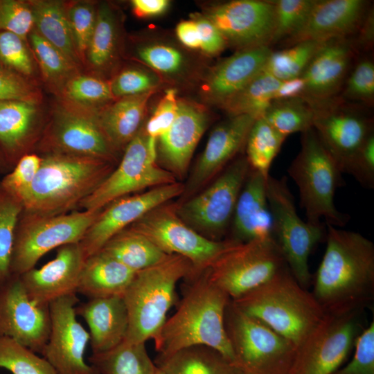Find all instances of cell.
<instances>
[{
    "mask_svg": "<svg viewBox=\"0 0 374 374\" xmlns=\"http://www.w3.org/2000/svg\"><path fill=\"white\" fill-rule=\"evenodd\" d=\"M326 247L312 281L326 314L363 311L374 298V244L361 233L326 224Z\"/></svg>",
    "mask_w": 374,
    "mask_h": 374,
    "instance_id": "obj_1",
    "label": "cell"
},
{
    "mask_svg": "<svg viewBox=\"0 0 374 374\" xmlns=\"http://www.w3.org/2000/svg\"><path fill=\"white\" fill-rule=\"evenodd\" d=\"M185 280L188 283L176 312L153 339L158 355L203 345L235 362L224 327L225 310L231 298L210 280L206 270Z\"/></svg>",
    "mask_w": 374,
    "mask_h": 374,
    "instance_id": "obj_2",
    "label": "cell"
},
{
    "mask_svg": "<svg viewBox=\"0 0 374 374\" xmlns=\"http://www.w3.org/2000/svg\"><path fill=\"white\" fill-rule=\"evenodd\" d=\"M41 166L24 197L23 213L57 215L73 211L111 174L116 163L57 154L41 156Z\"/></svg>",
    "mask_w": 374,
    "mask_h": 374,
    "instance_id": "obj_3",
    "label": "cell"
},
{
    "mask_svg": "<svg viewBox=\"0 0 374 374\" xmlns=\"http://www.w3.org/2000/svg\"><path fill=\"white\" fill-rule=\"evenodd\" d=\"M231 302L289 340L296 348L326 314L312 293L297 282L287 267Z\"/></svg>",
    "mask_w": 374,
    "mask_h": 374,
    "instance_id": "obj_4",
    "label": "cell"
},
{
    "mask_svg": "<svg viewBox=\"0 0 374 374\" xmlns=\"http://www.w3.org/2000/svg\"><path fill=\"white\" fill-rule=\"evenodd\" d=\"M193 274L191 262L177 254L136 271L123 295L129 319L124 341L145 343L153 339L169 310L177 304V283Z\"/></svg>",
    "mask_w": 374,
    "mask_h": 374,
    "instance_id": "obj_5",
    "label": "cell"
},
{
    "mask_svg": "<svg viewBox=\"0 0 374 374\" xmlns=\"http://www.w3.org/2000/svg\"><path fill=\"white\" fill-rule=\"evenodd\" d=\"M301 148L287 169L299 189L300 204L307 222L312 225L326 224L343 227L350 215L335 205L336 189L343 184L337 162L324 147L314 128L301 133Z\"/></svg>",
    "mask_w": 374,
    "mask_h": 374,
    "instance_id": "obj_6",
    "label": "cell"
},
{
    "mask_svg": "<svg viewBox=\"0 0 374 374\" xmlns=\"http://www.w3.org/2000/svg\"><path fill=\"white\" fill-rule=\"evenodd\" d=\"M225 330L236 364L244 374H290L296 347L261 321L229 301Z\"/></svg>",
    "mask_w": 374,
    "mask_h": 374,
    "instance_id": "obj_7",
    "label": "cell"
},
{
    "mask_svg": "<svg viewBox=\"0 0 374 374\" xmlns=\"http://www.w3.org/2000/svg\"><path fill=\"white\" fill-rule=\"evenodd\" d=\"M267 197L272 218V233L287 267L297 282L308 289L312 282L308 259L315 246L326 238V229L312 225L297 214L287 179L269 175Z\"/></svg>",
    "mask_w": 374,
    "mask_h": 374,
    "instance_id": "obj_8",
    "label": "cell"
},
{
    "mask_svg": "<svg viewBox=\"0 0 374 374\" xmlns=\"http://www.w3.org/2000/svg\"><path fill=\"white\" fill-rule=\"evenodd\" d=\"M103 209L73 211L50 216L22 211L15 231L11 274L20 276L34 268L52 249L80 242Z\"/></svg>",
    "mask_w": 374,
    "mask_h": 374,
    "instance_id": "obj_9",
    "label": "cell"
},
{
    "mask_svg": "<svg viewBox=\"0 0 374 374\" xmlns=\"http://www.w3.org/2000/svg\"><path fill=\"white\" fill-rule=\"evenodd\" d=\"M246 157L233 159L207 187L176 202L179 218L212 240H222L231 225L237 200L250 170Z\"/></svg>",
    "mask_w": 374,
    "mask_h": 374,
    "instance_id": "obj_10",
    "label": "cell"
},
{
    "mask_svg": "<svg viewBox=\"0 0 374 374\" xmlns=\"http://www.w3.org/2000/svg\"><path fill=\"white\" fill-rule=\"evenodd\" d=\"M157 140L148 136L142 127L125 148L119 163L78 208L100 210L130 193L177 181L157 164Z\"/></svg>",
    "mask_w": 374,
    "mask_h": 374,
    "instance_id": "obj_11",
    "label": "cell"
},
{
    "mask_svg": "<svg viewBox=\"0 0 374 374\" xmlns=\"http://www.w3.org/2000/svg\"><path fill=\"white\" fill-rule=\"evenodd\" d=\"M287 267L274 237L236 242L206 269L231 300L262 285Z\"/></svg>",
    "mask_w": 374,
    "mask_h": 374,
    "instance_id": "obj_12",
    "label": "cell"
},
{
    "mask_svg": "<svg viewBox=\"0 0 374 374\" xmlns=\"http://www.w3.org/2000/svg\"><path fill=\"white\" fill-rule=\"evenodd\" d=\"M168 202L154 208L127 228L147 238L165 253L187 258L193 274L208 269L220 254L238 242L204 237L182 221L176 213L175 204Z\"/></svg>",
    "mask_w": 374,
    "mask_h": 374,
    "instance_id": "obj_13",
    "label": "cell"
},
{
    "mask_svg": "<svg viewBox=\"0 0 374 374\" xmlns=\"http://www.w3.org/2000/svg\"><path fill=\"white\" fill-rule=\"evenodd\" d=\"M97 111L62 100L45 123L36 148L42 155L94 157L116 163L117 154L99 127Z\"/></svg>",
    "mask_w": 374,
    "mask_h": 374,
    "instance_id": "obj_14",
    "label": "cell"
},
{
    "mask_svg": "<svg viewBox=\"0 0 374 374\" xmlns=\"http://www.w3.org/2000/svg\"><path fill=\"white\" fill-rule=\"evenodd\" d=\"M362 312L326 314L296 348L290 374H332L338 370L364 328L359 319Z\"/></svg>",
    "mask_w": 374,
    "mask_h": 374,
    "instance_id": "obj_15",
    "label": "cell"
},
{
    "mask_svg": "<svg viewBox=\"0 0 374 374\" xmlns=\"http://www.w3.org/2000/svg\"><path fill=\"white\" fill-rule=\"evenodd\" d=\"M78 303L76 294H72L48 304L51 329L42 355L57 374H100L84 358L89 334L77 319Z\"/></svg>",
    "mask_w": 374,
    "mask_h": 374,
    "instance_id": "obj_16",
    "label": "cell"
},
{
    "mask_svg": "<svg viewBox=\"0 0 374 374\" xmlns=\"http://www.w3.org/2000/svg\"><path fill=\"white\" fill-rule=\"evenodd\" d=\"M308 101L313 109V128L344 173L364 141L373 132L372 121L360 111L344 105V100L336 97Z\"/></svg>",
    "mask_w": 374,
    "mask_h": 374,
    "instance_id": "obj_17",
    "label": "cell"
},
{
    "mask_svg": "<svg viewBox=\"0 0 374 374\" xmlns=\"http://www.w3.org/2000/svg\"><path fill=\"white\" fill-rule=\"evenodd\" d=\"M51 329L48 305L33 301L19 276L0 285V336L42 354Z\"/></svg>",
    "mask_w": 374,
    "mask_h": 374,
    "instance_id": "obj_18",
    "label": "cell"
},
{
    "mask_svg": "<svg viewBox=\"0 0 374 374\" xmlns=\"http://www.w3.org/2000/svg\"><path fill=\"white\" fill-rule=\"evenodd\" d=\"M184 184L176 181L118 199L105 206L79 242L85 259L154 208L180 197Z\"/></svg>",
    "mask_w": 374,
    "mask_h": 374,
    "instance_id": "obj_19",
    "label": "cell"
},
{
    "mask_svg": "<svg viewBox=\"0 0 374 374\" xmlns=\"http://www.w3.org/2000/svg\"><path fill=\"white\" fill-rule=\"evenodd\" d=\"M204 16L216 26L227 45L237 51L271 45L274 20L271 1H231L209 8Z\"/></svg>",
    "mask_w": 374,
    "mask_h": 374,
    "instance_id": "obj_20",
    "label": "cell"
},
{
    "mask_svg": "<svg viewBox=\"0 0 374 374\" xmlns=\"http://www.w3.org/2000/svg\"><path fill=\"white\" fill-rule=\"evenodd\" d=\"M257 118L242 114L229 116L211 132L177 202L195 195L208 185L245 147L247 136Z\"/></svg>",
    "mask_w": 374,
    "mask_h": 374,
    "instance_id": "obj_21",
    "label": "cell"
},
{
    "mask_svg": "<svg viewBox=\"0 0 374 374\" xmlns=\"http://www.w3.org/2000/svg\"><path fill=\"white\" fill-rule=\"evenodd\" d=\"M209 122L208 113L198 105L179 100L178 114L157 143V161L177 179L186 175L195 149Z\"/></svg>",
    "mask_w": 374,
    "mask_h": 374,
    "instance_id": "obj_22",
    "label": "cell"
},
{
    "mask_svg": "<svg viewBox=\"0 0 374 374\" xmlns=\"http://www.w3.org/2000/svg\"><path fill=\"white\" fill-rule=\"evenodd\" d=\"M85 257L80 242L57 248L54 259L42 267H35L19 276L29 296L48 305L60 297L77 294Z\"/></svg>",
    "mask_w": 374,
    "mask_h": 374,
    "instance_id": "obj_23",
    "label": "cell"
},
{
    "mask_svg": "<svg viewBox=\"0 0 374 374\" xmlns=\"http://www.w3.org/2000/svg\"><path fill=\"white\" fill-rule=\"evenodd\" d=\"M356 50L350 37L323 42L301 76L305 84L303 97L310 101L336 97Z\"/></svg>",
    "mask_w": 374,
    "mask_h": 374,
    "instance_id": "obj_24",
    "label": "cell"
},
{
    "mask_svg": "<svg viewBox=\"0 0 374 374\" xmlns=\"http://www.w3.org/2000/svg\"><path fill=\"white\" fill-rule=\"evenodd\" d=\"M367 11L364 0H317L307 21L285 42H326L355 34Z\"/></svg>",
    "mask_w": 374,
    "mask_h": 374,
    "instance_id": "obj_25",
    "label": "cell"
},
{
    "mask_svg": "<svg viewBox=\"0 0 374 374\" xmlns=\"http://www.w3.org/2000/svg\"><path fill=\"white\" fill-rule=\"evenodd\" d=\"M39 104L0 100V150L12 168L36 148L45 123Z\"/></svg>",
    "mask_w": 374,
    "mask_h": 374,
    "instance_id": "obj_26",
    "label": "cell"
},
{
    "mask_svg": "<svg viewBox=\"0 0 374 374\" xmlns=\"http://www.w3.org/2000/svg\"><path fill=\"white\" fill-rule=\"evenodd\" d=\"M271 51L268 46L248 48L221 61L205 81V98L221 107L263 70Z\"/></svg>",
    "mask_w": 374,
    "mask_h": 374,
    "instance_id": "obj_27",
    "label": "cell"
},
{
    "mask_svg": "<svg viewBox=\"0 0 374 374\" xmlns=\"http://www.w3.org/2000/svg\"><path fill=\"white\" fill-rule=\"evenodd\" d=\"M268 177L250 168L236 202L230 240L245 242L273 237L272 218L267 197Z\"/></svg>",
    "mask_w": 374,
    "mask_h": 374,
    "instance_id": "obj_28",
    "label": "cell"
},
{
    "mask_svg": "<svg viewBox=\"0 0 374 374\" xmlns=\"http://www.w3.org/2000/svg\"><path fill=\"white\" fill-rule=\"evenodd\" d=\"M89 328L92 353L107 351L125 339L128 314L123 296L90 299L75 307Z\"/></svg>",
    "mask_w": 374,
    "mask_h": 374,
    "instance_id": "obj_29",
    "label": "cell"
},
{
    "mask_svg": "<svg viewBox=\"0 0 374 374\" xmlns=\"http://www.w3.org/2000/svg\"><path fill=\"white\" fill-rule=\"evenodd\" d=\"M155 90L118 98L97 111L99 127L112 150H125L143 127L147 105Z\"/></svg>",
    "mask_w": 374,
    "mask_h": 374,
    "instance_id": "obj_30",
    "label": "cell"
},
{
    "mask_svg": "<svg viewBox=\"0 0 374 374\" xmlns=\"http://www.w3.org/2000/svg\"><path fill=\"white\" fill-rule=\"evenodd\" d=\"M135 271L99 251L84 262L77 293L90 299L123 296Z\"/></svg>",
    "mask_w": 374,
    "mask_h": 374,
    "instance_id": "obj_31",
    "label": "cell"
},
{
    "mask_svg": "<svg viewBox=\"0 0 374 374\" xmlns=\"http://www.w3.org/2000/svg\"><path fill=\"white\" fill-rule=\"evenodd\" d=\"M166 374H244L240 367L217 350L203 345L184 348L154 361Z\"/></svg>",
    "mask_w": 374,
    "mask_h": 374,
    "instance_id": "obj_32",
    "label": "cell"
},
{
    "mask_svg": "<svg viewBox=\"0 0 374 374\" xmlns=\"http://www.w3.org/2000/svg\"><path fill=\"white\" fill-rule=\"evenodd\" d=\"M28 2L33 16V29L79 66L81 60L69 21L67 3L57 0H33Z\"/></svg>",
    "mask_w": 374,
    "mask_h": 374,
    "instance_id": "obj_33",
    "label": "cell"
},
{
    "mask_svg": "<svg viewBox=\"0 0 374 374\" xmlns=\"http://www.w3.org/2000/svg\"><path fill=\"white\" fill-rule=\"evenodd\" d=\"M100 251L135 272L156 265L168 256L147 238L127 228L109 239Z\"/></svg>",
    "mask_w": 374,
    "mask_h": 374,
    "instance_id": "obj_34",
    "label": "cell"
},
{
    "mask_svg": "<svg viewBox=\"0 0 374 374\" xmlns=\"http://www.w3.org/2000/svg\"><path fill=\"white\" fill-rule=\"evenodd\" d=\"M89 362L100 374H156L158 369L145 343L123 341L111 350L92 353Z\"/></svg>",
    "mask_w": 374,
    "mask_h": 374,
    "instance_id": "obj_35",
    "label": "cell"
},
{
    "mask_svg": "<svg viewBox=\"0 0 374 374\" xmlns=\"http://www.w3.org/2000/svg\"><path fill=\"white\" fill-rule=\"evenodd\" d=\"M280 83V80L262 70L221 107L229 116L247 114L260 117L274 100Z\"/></svg>",
    "mask_w": 374,
    "mask_h": 374,
    "instance_id": "obj_36",
    "label": "cell"
},
{
    "mask_svg": "<svg viewBox=\"0 0 374 374\" xmlns=\"http://www.w3.org/2000/svg\"><path fill=\"white\" fill-rule=\"evenodd\" d=\"M286 138L263 117L257 118L245 143L246 158L250 168L268 177L271 164Z\"/></svg>",
    "mask_w": 374,
    "mask_h": 374,
    "instance_id": "obj_37",
    "label": "cell"
},
{
    "mask_svg": "<svg viewBox=\"0 0 374 374\" xmlns=\"http://www.w3.org/2000/svg\"><path fill=\"white\" fill-rule=\"evenodd\" d=\"M262 117L285 137L313 127V109L303 96L274 100Z\"/></svg>",
    "mask_w": 374,
    "mask_h": 374,
    "instance_id": "obj_38",
    "label": "cell"
},
{
    "mask_svg": "<svg viewBox=\"0 0 374 374\" xmlns=\"http://www.w3.org/2000/svg\"><path fill=\"white\" fill-rule=\"evenodd\" d=\"M32 52L43 78L58 93L64 84L78 73V65L50 44L34 29L28 35Z\"/></svg>",
    "mask_w": 374,
    "mask_h": 374,
    "instance_id": "obj_39",
    "label": "cell"
},
{
    "mask_svg": "<svg viewBox=\"0 0 374 374\" xmlns=\"http://www.w3.org/2000/svg\"><path fill=\"white\" fill-rule=\"evenodd\" d=\"M117 44L115 16L107 3L97 9L95 27L86 52L85 60L96 70L107 66L113 60Z\"/></svg>",
    "mask_w": 374,
    "mask_h": 374,
    "instance_id": "obj_40",
    "label": "cell"
},
{
    "mask_svg": "<svg viewBox=\"0 0 374 374\" xmlns=\"http://www.w3.org/2000/svg\"><path fill=\"white\" fill-rule=\"evenodd\" d=\"M323 42L304 40L280 51H271L263 70L280 82L301 77Z\"/></svg>",
    "mask_w": 374,
    "mask_h": 374,
    "instance_id": "obj_41",
    "label": "cell"
},
{
    "mask_svg": "<svg viewBox=\"0 0 374 374\" xmlns=\"http://www.w3.org/2000/svg\"><path fill=\"white\" fill-rule=\"evenodd\" d=\"M58 93L62 101L93 110L114 99L110 82L79 73L71 78Z\"/></svg>",
    "mask_w": 374,
    "mask_h": 374,
    "instance_id": "obj_42",
    "label": "cell"
},
{
    "mask_svg": "<svg viewBox=\"0 0 374 374\" xmlns=\"http://www.w3.org/2000/svg\"><path fill=\"white\" fill-rule=\"evenodd\" d=\"M22 211V204L0 184V285L12 276L10 263L15 235Z\"/></svg>",
    "mask_w": 374,
    "mask_h": 374,
    "instance_id": "obj_43",
    "label": "cell"
},
{
    "mask_svg": "<svg viewBox=\"0 0 374 374\" xmlns=\"http://www.w3.org/2000/svg\"><path fill=\"white\" fill-rule=\"evenodd\" d=\"M0 368L11 374H57L45 358L3 336H0Z\"/></svg>",
    "mask_w": 374,
    "mask_h": 374,
    "instance_id": "obj_44",
    "label": "cell"
},
{
    "mask_svg": "<svg viewBox=\"0 0 374 374\" xmlns=\"http://www.w3.org/2000/svg\"><path fill=\"white\" fill-rule=\"evenodd\" d=\"M271 44L290 39L303 27L317 0H274Z\"/></svg>",
    "mask_w": 374,
    "mask_h": 374,
    "instance_id": "obj_45",
    "label": "cell"
},
{
    "mask_svg": "<svg viewBox=\"0 0 374 374\" xmlns=\"http://www.w3.org/2000/svg\"><path fill=\"white\" fill-rule=\"evenodd\" d=\"M0 65L30 80L35 64L27 40L6 31H0Z\"/></svg>",
    "mask_w": 374,
    "mask_h": 374,
    "instance_id": "obj_46",
    "label": "cell"
},
{
    "mask_svg": "<svg viewBox=\"0 0 374 374\" xmlns=\"http://www.w3.org/2000/svg\"><path fill=\"white\" fill-rule=\"evenodd\" d=\"M97 9L90 1L67 3L69 21L81 62L85 60L86 52L96 24Z\"/></svg>",
    "mask_w": 374,
    "mask_h": 374,
    "instance_id": "obj_47",
    "label": "cell"
},
{
    "mask_svg": "<svg viewBox=\"0 0 374 374\" xmlns=\"http://www.w3.org/2000/svg\"><path fill=\"white\" fill-rule=\"evenodd\" d=\"M42 161V157L37 154L30 152L24 154L0 181L1 186L21 203L35 179Z\"/></svg>",
    "mask_w": 374,
    "mask_h": 374,
    "instance_id": "obj_48",
    "label": "cell"
},
{
    "mask_svg": "<svg viewBox=\"0 0 374 374\" xmlns=\"http://www.w3.org/2000/svg\"><path fill=\"white\" fill-rule=\"evenodd\" d=\"M139 59L154 70L163 74H176L185 66L182 53L170 45L155 43L138 48Z\"/></svg>",
    "mask_w": 374,
    "mask_h": 374,
    "instance_id": "obj_49",
    "label": "cell"
},
{
    "mask_svg": "<svg viewBox=\"0 0 374 374\" xmlns=\"http://www.w3.org/2000/svg\"><path fill=\"white\" fill-rule=\"evenodd\" d=\"M347 100L371 105L374 100V64L368 59L360 60L347 78L342 93Z\"/></svg>",
    "mask_w": 374,
    "mask_h": 374,
    "instance_id": "obj_50",
    "label": "cell"
},
{
    "mask_svg": "<svg viewBox=\"0 0 374 374\" xmlns=\"http://www.w3.org/2000/svg\"><path fill=\"white\" fill-rule=\"evenodd\" d=\"M33 28L28 1L0 0V31L15 33L27 40Z\"/></svg>",
    "mask_w": 374,
    "mask_h": 374,
    "instance_id": "obj_51",
    "label": "cell"
},
{
    "mask_svg": "<svg viewBox=\"0 0 374 374\" xmlns=\"http://www.w3.org/2000/svg\"><path fill=\"white\" fill-rule=\"evenodd\" d=\"M159 78L153 74L138 69L122 71L110 82L114 98H120L155 90Z\"/></svg>",
    "mask_w": 374,
    "mask_h": 374,
    "instance_id": "obj_52",
    "label": "cell"
},
{
    "mask_svg": "<svg viewBox=\"0 0 374 374\" xmlns=\"http://www.w3.org/2000/svg\"><path fill=\"white\" fill-rule=\"evenodd\" d=\"M352 359L332 374H374V321L364 328L354 346Z\"/></svg>",
    "mask_w": 374,
    "mask_h": 374,
    "instance_id": "obj_53",
    "label": "cell"
},
{
    "mask_svg": "<svg viewBox=\"0 0 374 374\" xmlns=\"http://www.w3.org/2000/svg\"><path fill=\"white\" fill-rule=\"evenodd\" d=\"M0 100H19L39 104L42 95L30 80L0 65Z\"/></svg>",
    "mask_w": 374,
    "mask_h": 374,
    "instance_id": "obj_54",
    "label": "cell"
},
{
    "mask_svg": "<svg viewBox=\"0 0 374 374\" xmlns=\"http://www.w3.org/2000/svg\"><path fill=\"white\" fill-rule=\"evenodd\" d=\"M179 100L175 89H169L166 91L148 121L143 126L148 136L157 140L170 128L178 114Z\"/></svg>",
    "mask_w": 374,
    "mask_h": 374,
    "instance_id": "obj_55",
    "label": "cell"
},
{
    "mask_svg": "<svg viewBox=\"0 0 374 374\" xmlns=\"http://www.w3.org/2000/svg\"><path fill=\"white\" fill-rule=\"evenodd\" d=\"M344 173L352 175L364 188H374V134L371 133L346 166Z\"/></svg>",
    "mask_w": 374,
    "mask_h": 374,
    "instance_id": "obj_56",
    "label": "cell"
},
{
    "mask_svg": "<svg viewBox=\"0 0 374 374\" xmlns=\"http://www.w3.org/2000/svg\"><path fill=\"white\" fill-rule=\"evenodd\" d=\"M193 20L199 33V48L208 55L221 53L227 44L216 26L205 16H197Z\"/></svg>",
    "mask_w": 374,
    "mask_h": 374,
    "instance_id": "obj_57",
    "label": "cell"
},
{
    "mask_svg": "<svg viewBox=\"0 0 374 374\" xmlns=\"http://www.w3.org/2000/svg\"><path fill=\"white\" fill-rule=\"evenodd\" d=\"M131 3L135 15L144 18L163 13L170 2L167 0H133Z\"/></svg>",
    "mask_w": 374,
    "mask_h": 374,
    "instance_id": "obj_58",
    "label": "cell"
},
{
    "mask_svg": "<svg viewBox=\"0 0 374 374\" xmlns=\"http://www.w3.org/2000/svg\"><path fill=\"white\" fill-rule=\"evenodd\" d=\"M356 33L358 35L355 40L353 39L356 48L367 49L372 47L374 39L373 9L367 10Z\"/></svg>",
    "mask_w": 374,
    "mask_h": 374,
    "instance_id": "obj_59",
    "label": "cell"
},
{
    "mask_svg": "<svg viewBox=\"0 0 374 374\" xmlns=\"http://www.w3.org/2000/svg\"><path fill=\"white\" fill-rule=\"evenodd\" d=\"M176 35L181 43L190 48H199V33L193 19L182 21L176 27Z\"/></svg>",
    "mask_w": 374,
    "mask_h": 374,
    "instance_id": "obj_60",
    "label": "cell"
},
{
    "mask_svg": "<svg viewBox=\"0 0 374 374\" xmlns=\"http://www.w3.org/2000/svg\"><path fill=\"white\" fill-rule=\"evenodd\" d=\"M305 84L303 78L299 77L287 81L281 82L275 95L274 100L287 99L303 96Z\"/></svg>",
    "mask_w": 374,
    "mask_h": 374,
    "instance_id": "obj_61",
    "label": "cell"
},
{
    "mask_svg": "<svg viewBox=\"0 0 374 374\" xmlns=\"http://www.w3.org/2000/svg\"><path fill=\"white\" fill-rule=\"evenodd\" d=\"M12 170V168L8 163L2 152L0 150V174L8 173Z\"/></svg>",
    "mask_w": 374,
    "mask_h": 374,
    "instance_id": "obj_62",
    "label": "cell"
},
{
    "mask_svg": "<svg viewBox=\"0 0 374 374\" xmlns=\"http://www.w3.org/2000/svg\"><path fill=\"white\" fill-rule=\"evenodd\" d=\"M156 374H166V373H164L163 371H162L161 369H159V368H158Z\"/></svg>",
    "mask_w": 374,
    "mask_h": 374,
    "instance_id": "obj_63",
    "label": "cell"
}]
</instances>
